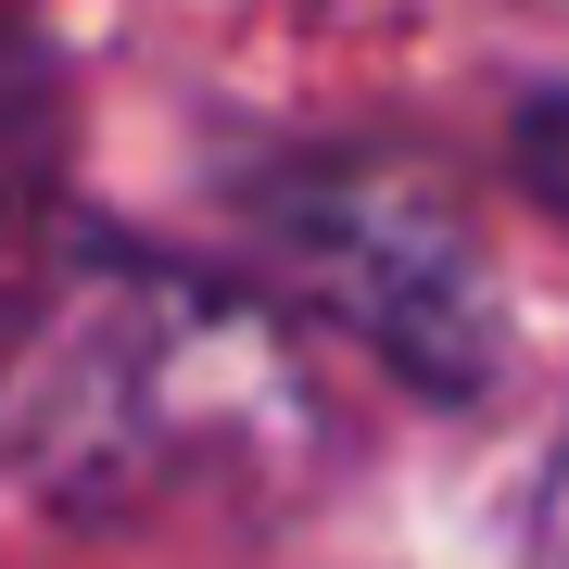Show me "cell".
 Listing matches in <instances>:
<instances>
[{
    "mask_svg": "<svg viewBox=\"0 0 569 569\" xmlns=\"http://www.w3.org/2000/svg\"><path fill=\"white\" fill-rule=\"evenodd\" d=\"M305 418L291 342L253 291L164 253H63L0 317V481L114 519Z\"/></svg>",
    "mask_w": 569,
    "mask_h": 569,
    "instance_id": "6da1fadb",
    "label": "cell"
},
{
    "mask_svg": "<svg viewBox=\"0 0 569 569\" xmlns=\"http://www.w3.org/2000/svg\"><path fill=\"white\" fill-rule=\"evenodd\" d=\"M253 241L266 279L291 305H317L342 342H367L406 392H468L507 367V305H493V266L468 241V216L430 178L380 152H305L253 190Z\"/></svg>",
    "mask_w": 569,
    "mask_h": 569,
    "instance_id": "7a4b0ae2",
    "label": "cell"
},
{
    "mask_svg": "<svg viewBox=\"0 0 569 569\" xmlns=\"http://www.w3.org/2000/svg\"><path fill=\"white\" fill-rule=\"evenodd\" d=\"M51 127H63L51 51H39V26H13V13H0V203H13V190L51 164Z\"/></svg>",
    "mask_w": 569,
    "mask_h": 569,
    "instance_id": "3957f363",
    "label": "cell"
},
{
    "mask_svg": "<svg viewBox=\"0 0 569 569\" xmlns=\"http://www.w3.org/2000/svg\"><path fill=\"white\" fill-rule=\"evenodd\" d=\"M519 190L569 228V89H531L519 102Z\"/></svg>",
    "mask_w": 569,
    "mask_h": 569,
    "instance_id": "277c9868",
    "label": "cell"
},
{
    "mask_svg": "<svg viewBox=\"0 0 569 569\" xmlns=\"http://www.w3.org/2000/svg\"><path fill=\"white\" fill-rule=\"evenodd\" d=\"M519 569H569V430L545 443V481H531V545Z\"/></svg>",
    "mask_w": 569,
    "mask_h": 569,
    "instance_id": "5b68a950",
    "label": "cell"
}]
</instances>
